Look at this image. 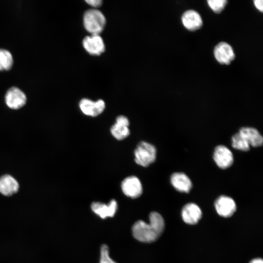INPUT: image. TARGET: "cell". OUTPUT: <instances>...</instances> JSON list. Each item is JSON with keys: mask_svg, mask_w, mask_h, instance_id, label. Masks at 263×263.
I'll return each mask as SVG.
<instances>
[{"mask_svg": "<svg viewBox=\"0 0 263 263\" xmlns=\"http://www.w3.org/2000/svg\"><path fill=\"white\" fill-rule=\"evenodd\" d=\"M254 3L256 8L262 12L263 11V0H254Z\"/></svg>", "mask_w": 263, "mask_h": 263, "instance_id": "23", "label": "cell"}, {"mask_svg": "<svg viewBox=\"0 0 263 263\" xmlns=\"http://www.w3.org/2000/svg\"><path fill=\"white\" fill-rule=\"evenodd\" d=\"M83 24L86 30L92 34H99L104 29L106 19L97 9L87 10L83 16Z\"/></svg>", "mask_w": 263, "mask_h": 263, "instance_id": "2", "label": "cell"}, {"mask_svg": "<svg viewBox=\"0 0 263 263\" xmlns=\"http://www.w3.org/2000/svg\"><path fill=\"white\" fill-rule=\"evenodd\" d=\"M117 204L114 199L112 200L108 204L100 202H93L91 205L93 211L102 219L113 217L116 213Z\"/></svg>", "mask_w": 263, "mask_h": 263, "instance_id": "12", "label": "cell"}, {"mask_svg": "<svg viewBox=\"0 0 263 263\" xmlns=\"http://www.w3.org/2000/svg\"><path fill=\"white\" fill-rule=\"evenodd\" d=\"M82 44L84 48L91 55H99L105 51L104 41L99 34L86 36L84 38Z\"/></svg>", "mask_w": 263, "mask_h": 263, "instance_id": "9", "label": "cell"}, {"mask_svg": "<svg viewBox=\"0 0 263 263\" xmlns=\"http://www.w3.org/2000/svg\"><path fill=\"white\" fill-rule=\"evenodd\" d=\"M99 263H116L110 257L109 247L106 244H103L101 247Z\"/></svg>", "mask_w": 263, "mask_h": 263, "instance_id": "21", "label": "cell"}, {"mask_svg": "<svg viewBox=\"0 0 263 263\" xmlns=\"http://www.w3.org/2000/svg\"><path fill=\"white\" fill-rule=\"evenodd\" d=\"M79 108L82 112L89 116H96L102 113L105 103L103 100L94 101L87 98H83L79 102Z\"/></svg>", "mask_w": 263, "mask_h": 263, "instance_id": "10", "label": "cell"}, {"mask_svg": "<svg viewBox=\"0 0 263 263\" xmlns=\"http://www.w3.org/2000/svg\"><path fill=\"white\" fill-rule=\"evenodd\" d=\"M232 146L235 149L244 151L250 149L249 144L239 132L232 136Z\"/></svg>", "mask_w": 263, "mask_h": 263, "instance_id": "19", "label": "cell"}, {"mask_svg": "<svg viewBox=\"0 0 263 263\" xmlns=\"http://www.w3.org/2000/svg\"><path fill=\"white\" fill-rule=\"evenodd\" d=\"M129 121L125 116L120 115L116 118V123L112 126L111 132L117 140H121L126 138L130 133L128 126Z\"/></svg>", "mask_w": 263, "mask_h": 263, "instance_id": "13", "label": "cell"}, {"mask_svg": "<svg viewBox=\"0 0 263 263\" xmlns=\"http://www.w3.org/2000/svg\"><path fill=\"white\" fill-rule=\"evenodd\" d=\"M181 214L185 223L188 225H195L201 219L202 212L197 205L190 203L184 206Z\"/></svg>", "mask_w": 263, "mask_h": 263, "instance_id": "11", "label": "cell"}, {"mask_svg": "<svg viewBox=\"0 0 263 263\" xmlns=\"http://www.w3.org/2000/svg\"><path fill=\"white\" fill-rule=\"evenodd\" d=\"M239 132L250 146L257 147L263 145V136L256 129L252 127H243L240 129Z\"/></svg>", "mask_w": 263, "mask_h": 263, "instance_id": "17", "label": "cell"}, {"mask_svg": "<svg viewBox=\"0 0 263 263\" xmlns=\"http://www.w3.org/2000/svg\"><path fill=\"white\" fill-rule=\"evenodd\" d=\"M136 163L143 167H147L154 162L156 150L152 144L142 141L139 143L134 152Z\"/></svg>", "mask_w": 263, "mask_h": 263, "instance_id": "3", "label": "cell"}, {"mask_svg": "<svg viewBox=\"0 0 263 263\" xmlns=\"http://www.w3.org/2000/svg\"><path fill=\"white\" fill-rule=\"evenodd\" d=\"M170 182L177 190L181 192H189L192 186L189 178L183 172L173 173L170 177Z\"/></svg>", "mask_w": 263, "mask_h": 263, "instance_id": "16", "label": "cell"}, {"mask_svg": "<svg viewBox=\"0 0 263 263\" xmlns=\"http://www.w3.org/2000/svg\"><path fill=\"white\" fill-rule=\"evenodd\" d=\"M86 2L89 5L94 7L100 6L102 3L101 0H86Z\"/></svg>", "mask_w": 263, "mask_h": 263, "instance_id": "22", "label": "cell"}, {"mask_svg": "<svg viewBox=\"0 0 263 263\" xmlns=\"http://www.w3.org/2000/svg\"><path fill=\"white\" fill-rule=\"evenodd\" d=\"M207 3L211 9L216 13H221L227 3L226 0H209Z\"/></svg>", "mask_w": 263, "mask_h": 263, "instance_id": "20", "label": "cell"}, {"mask_svg": "<svg viewBox=\"0 0 263 263\" xmlns=\"http://www.w3.org/2000/svg\"><path fill=\"white\" fill-rule=\"evenodd\" d=\"M182 21L188 30L194 31L200 29L203 25V21L200 14L193 10L185 12L182 16Z\"/></svg>", "mask_w": 263, "mask_h": 263, "instance_id": "14", "label": "cell"}, {"mask_svg": "<svg viewBox=\"0 0 263 263\" xmlns=\"http://www.w3.org/2000/svg\"><path fill=\"white\" fill-rule=\"evenodd\" d=\"M249 263H263V261L261 258H256L252 260Z\"/></svg>", "mask_w": 263, "mask_h": 263, "instance_id": "24", "label": "cell"}, {"mask_svg": "<svg viewBox=\"0 0 263 263\" xmlns=\"http://www.w3.org/2000/svg\"><path fill=\"white\" fill-rule=\"evenodd\" d=\"M25 94L20 89L12 87L6 92L5 101L6 105L13 110L19 109L23 107L26 102Z\"/></svg>", "mask_w": 263, "mask_h": 263, "instance_id": "4", "label": "cell"}, {"mask_svg": "<svg viewBox=\"0 0 263 263\" xmlns=\"http://www.w3.org/2000/svg\"><path fill=\"white\" fill-rule=\"evenodd\" d=\"M19 186L17 180L9 174L0 177V193L5 196H10L16 193Z\"/></svg>", "mask_w": 263, "mask_h": 263, "instance_id": "15", "label": "cell"}, {"mask_svg": "<svg viewBox=\"0 0 263 263\" xmlns=\"http://www.w3.org/2000/svg\"><path fill=\"white\" fill-rule=\"evenodd\" d=\"M121 188L125 195L132 198L139 197L143 192L140 181L134 176L125 178L122 182Z\"/></svg>", "mask_w": 263, "mask_h": 263, "instance_id": "7", "label": "cell"}, {"mask_svg": "<svg viewBox=\"0 0 263 263\" xmlns=\"http://www.w3.org/2000/svg\"><path fill=\"white\" fill-rule=\"evenodd\" d=\"M150 222L136 221L132 226L133 236L137 240L145 243L156 241L165 229V222L162 216L157 212H151L149 215Z\"/></svg>", "mask_w": 263, "mask_h": 263, "instance_id": "1", "label": "cell"}, {"mask_svg": "<svg viewBox=\"0 0 263 263\" xmlns=\"http://www.w3.org/2000/svg\"><path fill=\"white\" fill-rule=\"evenodd\" d=\"M214 206L217 213L225 218L231 217L236 210V204L234 200L227 196H219L216 200Z\"/></svg>", "mask_w": 263, "mask_h": 263, "instance_id": "6", "label": "cell"}, {"mask_svg": "<svg viewBox=\"0 0 263 263\" xmlns=\"http://www.w3.org/2000/svg\"><path fill=\"white\" fill-rule=\"evenodd\" d=\"M13 58L8 50L0 49V71L9 70L13 66Z\"/></svg>", "mask_w": 263, "mask_h": 263, "instance_id": "18", "label": "cell"}, {"mask_svg": "<svg viewBox=\"0 0 263 263\" xmlns=\"http://www.w3.org/2000/svg\"><path fill=\"white\" fill-rule=\"evenodd\" d=\"M214 55L218 62L225 65L229 64L235 57L232 47L225 42H220L215 47Z\"/></svg>", "mask_w": 263, "mask_h": 263, "instance_id": "8", "label": "cell"}, {"mask_svg": "<svg viewBox=\"0 0 263 263\" xmlns=\"http://www.w3.org/2000/svg\"><path fill=\"white\" fill-rule=\"evenodd\" d=\"M213 157L218 167L222 169L230 167L234 161L231 151L224 145H219L215 148Z\"/></svg>", "mask_w": 263, "mask_h": 263, "instance_id": "5", "label": "cell"}]
</instances>
